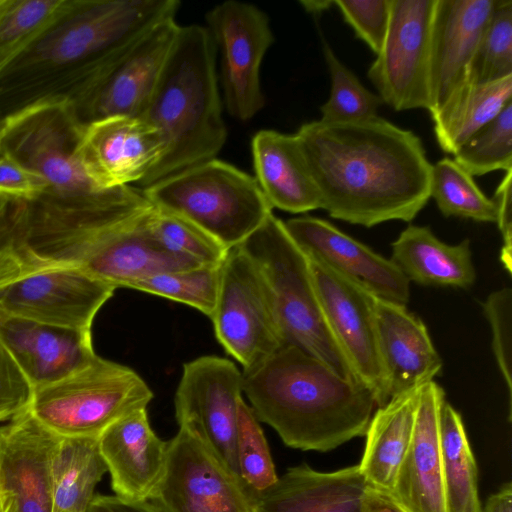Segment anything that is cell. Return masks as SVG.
<instances>
[{
	"label": "cell",
	"mask_w": 512,
	"mask_h": 512,
	"mask_svg": "<svg viewBox=\"0 0 512 512\" xmlns=\"http://www.w3.org/2000/svg\"><path fill=\"white\" fill-rule=\"evenodd\" d=\"M321 209L367 228L412 221L430 199L432 164L421 139L379 116L305 123L295 133Z\"/></svg>",
	"instance_id": "obj_1"
},
{
	"label": "cell",
	"mask_w": 512,
	"mask_h": 512,
	"mask_svg": "<svg viewBox=\"0 0 512 512\" xmlns=\"http://www.w3.org/2000/svg\"><path fill=\"white\" fill-rule=\"evenodd\" d=\"M178 0H69L25 47L0 66V119L34 104L75 103L121 49L161 21Z\"/></svg>",
	"instance_id": "obj_2"
},
{
	"label": "cell",
	"mask_w": 512,
	"mask_h": 512,
	"mask_svg": "<svg viewBox=\"0 0 512 512\" xmlns=\"http://www.w3.org/2000/svg\"><path fill=\"white\" fill-rule=\"evenodd\" d=\"M242 374L256 418L295 449L326 452L364 436L376 406L366 386L293 345Z\"/></svg>",
	"instance_id": "obj_3"
},
{
	"label": "cell",
	"mask_w": 512,
	"mask_h": 512,
	"mask_svg": "<svg viewBox=\"0 0 512 512\" xmlns=\"http://www.w3.org/2000/svg\"><path fill=\"white\" fill-rule=\"evenodd\" d=\"M217 48L206 26H180L154 91L141 114L160 133L161 160L140 183L216 158L227 139L216 71Z\"/></svg>",
	"instance_id": "obj_4"
},
{
	"label": "cell",
	"mask_w": 512,
	"mask_h": 512,
	"mask_svg": "<svg viewBox=\"0 0 512 512\" xmlns=\"http://www.w3.org/2000/svg\"><path fill=\"white\" fill-rule=\"evenodd\" d=\"M238 246L268 285L285 345L296 346L343 378L359 382L327 325L309 258L290 237L284 221L270 214Z\"/></svg>",
	"instance_id": "obj_5"
},
{
	"label": "cell",
	"mask_w": 512,
	"mask_h": 512,
	"mask_svg": "<svg viewBox=\"0 0 512 512\" xmlns=\"http://www.w3.org/2000/svg\"><path fill=\"white\" fill-rule=\"evenodd\" d=\"M142 191L154 207L191 222L227 249L244 242L272 214L256 178L216 158Z\"/></svg>",
	"instance_id": "obj_6"
},
{
	"label": "cell",
	"mask_w": 512,
	"mask_h": 512,
	"mask_svg": "<svg viewBox=\"0 0 512 512\" xmlns=\"http://www.w3.org/2000/svg\"><path fill=\"white\" fill-rule=\"evenodd\" d=\"M152 398L133 369L97 355L84 368L34 390L29 409L60 437H99L119 418L147 408Z\"/></svg>",
	"instance_id": "obj_7"
},
{
	"label": "cell",
	"mask_w": 512,
	"mask_h": 512,
	"mask_svg": "<svg viewBox=\"0 0 512 512\" xmlns=\"http://www.w3.org/2000/svg\"><path fill=\"white\" fill-rule=\"evenodd\" d=\"M0 150L48 184L46 193L76 195L95 190L78 161L85 125L67 99L43 101L4 118Z\"/></svg>",
	"instance_id": "obj_8"
},
{
	"label": "cell",
	"mask_w": 512,
	"mask_h": 512,
	"mask_svg": "<svg viewBox=\"0 0 512 512\" xmlns=\"http://www.w3.org/2000/svg\"><path fill=\"white\" fill-rule=\"evenodd\" d=\"M218 342L251 370L285 345L268 285L252 259L231 248L222 265L220 287L210 318Z\"/></svg>",
	"instance_id": "obj_9"
},
{
	"label": "cell",
	"mask_w": 512,
	"mask_h": 512,
	"mask_svg": "<svg viewBox=\"0 0 512 512\" xmlns=\"http://www.w3.org/2000/svg\"><path fill=\"white\" fill-rule=\"evenodd\" d=\"M437 0H390L384 43L367 76L395 111L431 108V36Z\"/></svg>",
	"instance_id": "obj_10"
},
{
	"label": "cell",
	"mask_w": 512,
	"mask_h": 512,
	"mask_svg": "<svg viewBox=\"0 0 512 512\" xmlns=\"http://www.w3.org/2000/svg\"><path fill=\"white\" fill-rule=\"evenodd\" d=\"M179 29L175 18L161 21L112 57L72 103L82 124L113 116L140 117Z\"/></svg>",
	"instance_id": "obj_11"
},
{
	"label": "cell",
	"mask_w": 512,
	"mask_h": 512,
	"mask_svg": "<svg viewBox=\"0 0 512 512\" xmlns=\"http://www.w3.org/2000/svg\"><path fill=\"white\" fill-rule=\"evenodd\" d=\"M149 500L162 512H255L253 495L192 431L179 427Z\"/></svg>",
	"instance_id": "obj_12"
},
{
	"label": "cell",
	"mask_w": 512,
	"mask_h": 512,
	"mask_svg": "<svg viewBox=\"0 0 512 512\" xmlns=\"http://www.w3.org/2000/svg\"><path fill=\"white\" fill-rule=\"evenodd\" d=\"M242 393L243 374L232 361L202 356L183 365L174 398L179 427L195 433L240 481L235 442Z\"/></svg>",
	"instance_id": "obj_13"
},
{
	"label": "cell",
	"mask_w": 512,
	"mask_h": 512,
	"mask_svg": "<svg viewBox=\"0 0 512 512\" xmlns=\"http://www.w3.org/2000/svg\"><path fill=\"white\" fill-rule=\"evenodd\" d=\"M221 55V85L228 113L241 121L253 118L265 105L260 69L275 38L269 17L257 6L228 0L206 14Z\"/></svg>",
	"instance_id": "obj_14"
},
{
	"label": "cell",
	"mask_w": 512,
	"mask_h": 512,
	"mask_svg": "<svg viewBox=\"0 0 512 512\" xmlns=\"http://www.w3.org/2000/svg\"><path fill=\"white\" fill-rule=\"evenodd\" d=\"M115 289L74 266L31 267L0 286V312L91 330L96 314Z\"/></svg>",
	"instance_id": "obj_15"
},
{
	"label": "cell",
	"mask_w": 512,
	"mask_h": 512,
	"mask_svg": "<svg viewBox=\"0 0 512 512\" xmlns=\"http://www.w3.org/2000/svg\"><path fill=\"white\" fill-rule=\"evenodd\" d=\"M309 261L322 311L337 345L358 381L372 392L377 407L383 406L390 396L378 341L376 297L321 262Z\"/></svg>",
	"instance_id": "obj_16"
},
{
	"label": "cell",
	"mask_w": 512,
	"mask_h": 512,
	"mask_svg": "<svg viewBox=\"0 0 512 512\" xmlns=\"http://www.w3.org/2000/svg\"><path fill=\"white\" fill-rule=\"evenodd\" d=\"M159 131L141 117L113 116L85 126L78 161L95 190L141 183L163 156Z\"/></svg>",
	"instance_id": "obj_17"
},
{
	"label": "cell",
	"mask_w": 512,
	"mask_h": 512,
	"mask_svg": "<svg viewBox=\"0 0 512 512\" xmlns=\"http://www.w3.org/2000/svg\"><path fill=\"white\" fill-rule=\"evenodd\" d=\"M284 225L309 258L321 262L378 299L405 306L408 303L410 282L391 259L321 218L301 216L285 221Z\"/></svg>",
	"instance_id": "obj_18"
},
{
	"label": "cell",
	"mask_w": 512,
	"mask_h": 512,
	"mask_svg": "<svg viewBox=\"0 0 512 512\" xmlns=\"http://www.w3.org/2000/svg\"><path fill=\"white\" fill-rule=\"evenodd\" d=\"M0 343L34 390L60 381L97 357L91 330L55 326L1 312Z\"/></svg>",
	"instance_id": "obj_19"
},
{
	"label": "cell",
	"mask_w": 512,
	"mask_h": 512,
	"mask_svg": "<svg viewBox=\"0 0 512 512\" xmlns=\"http://www.w3.org/2000/svg\"><path fill=\"white\" fill-rule=\"evenodd\" d=\"M445 393L435 381L421 386L409 448L391 497L406 512H446L441 446Z\"/></svg>",
	"instance_id": "obj_20"
},
{
	"label": "cell",
	"mask_w": 512,
	"mask_h": 512,
	"mask_svg": "<svg viewBox=\"0 0 512 512\" xmlns=\"http://www.w3.org/2000/svg\"><path fill=\"white\" fill-rule=\"evenodd\" d=\"M58 440L29 408L0 426V489L13 494L17 512H53L51 462Z\"/></svg>",
	"instance_id": "obj_21"
},
{
	"label": "cell",
	"mask_w": 512,
	"mask_h": 512,
	"mask_svg": "<svg viewBox=\"0 0 512 512\" xmlns=\"http://www.w3.org/2000/svg\"><path fill=\"white\" fill-rule=\"evenodd\" d=\"M495 0H437L431 36L430 115L467 80Z\"/></svg>",
	"instance_id": "obj_22"
},
{
	"label": "cell",
	"mask_w": 512,
	"mask_h": 512,
	"mask_svg": "<svg viewBox=\"0 0 512 512\" xmlns=\"http://www.w3.org/2000/svg\"><path fill=\"white\" fill-rule=\"evenodd\" d=\"M168 442L151 428L147 408L133 411L107 427L99 447L115 495L133 501L149 500L166 461Z\"/></svg>",
	"instance_id": "obj_23"
},
{
	"label": "cell",
	"mask_w": 512,
	"mask_h": 512,
	"mask_svg": "<svg viewBox=\"0 0 512 512\" xmlns=\"http://www.w3.org/2000/svg\"><path fill=\"white\" fill-rule=\"evenodd\" d=\"M369 485L359 465L321 472L307 464L290 467L253 496L255 512H362Z\"/></svg>",
	"instance_id": "obj_24"
},
{
	"label": "cell",
	"mask_w": 512,
	"mask_h": 512,
	"mask_svg": "<svg viewBox=\"0 0 512 512\" xmlns=\"http://www.w3.org/2000/svg\"><path fill=\"white\" fill-rule=\"evenodd\" d=\"M375 313L390 399L433 381L443 362L425 324L405 305L378 298Z\"/></svg>",
	"instance_id": "obj_25"
},
{
	"label": "cell",
	"mask_w": 512,
	"mask_h": 512,
	"mask_svg": "<svg viewBox=\"0 0 512 512\" xmlns=\"http://www.w3.org/2000/svg\"><path fill=\"white\" fill-rule=\"evenodd\" d=\"M251 148L255 178L272 209L294 214L321 209L318 189L295 134L260 130Z\"/></svg>",
	"instance_id": "obj_26"
},
{
	"label": "cell",
	"mask_w": 512,
	"mask_h": 512,
	"mask_svg": "<svg viewBox=\"0 0 512 512\" xmlns=\"http://www.w3.org/2000/svg\"><path fill=\"white\" fill-rule=\"evenodd\" d=\"M392 262L409 282L467 289L476 280L470 241L439 240L428 226L409 225L391 244Z\"/></svg>",
	"instance_id": "obj_27"
},
{
	"label": "cell",
	"mask_w": 512,
	"mask_h": 512,
	"mask_svg": "<svg viewBox=\"0 0 512 512\" xmlns=\"http://www.w3.org/2000/svg\"><path fill=\"white\" fill-rule=\"evenodd\" d=\"M420 387L392 397L377 408L367 427L360 471L370 488L391 494L409 448Z\"/></svg>",
	"instance_id": "obj_28"
},
{
	"label": "cell",
	"mask_w": 512,
	"mask_h": 512,
	"mask_svg": "<svg viewBox=\"0 0 512 512\" xmlns=\"http://www.w3.org/2000/svg\"><path fill=\"white\" fill-rule=\"evenodd\" d=\"M511 101L512 75L483 83L466 80L431 114L439 147L454 155Z\"/></svg>",
	"instance_id": "obj_29"
},
{
	"label": "cell",
	"mask_w": 512,
	"mask_h": 512,
	"mask_svg": "<svg viewBox=\"0 0 512 512\" xmlns=\"http://www.w3.org/2000/svg\"><path fill=\"white\" fill-rule=\"evenodd\" d=\"M107 466L99 437H60L51 462L53 512H87Z\"/></svg>",
	"instance_id": "obj_30"
},
{
	"label": "cell",
	"mask_w": 512,
	"mask_h": 512,
	"mask_svg": "<svg viewBox=\"0 0 512 512\" xmlns=\"http://www.w3.org/2000/svg\"><path fill=\"white\" fill-rule=\"evenodd\" d=\"M440 429L446 512H481L476 461L461 415L446 401Z\"/></svg>",
	"instance_id": "obj_31"
},
{
	"label": "cell",
	"mask_w": 512,
	"mask_h": 512,
	"mask_svg": "<svg viewBox=\"0 0 512 512\" xmlns=\"http://www.w3.org/2000/svg\"><path fill=\"white\" fill-rule=\"evenodd\" d=\"M431 197L445 217L497 222L495 201L488 198L473 177L449 157H444L432 165Z\"/></svg>",
	"instance_id": "obj_32"
},
{
	"label": "cell",
	"mask_w": 512,
	"mask_h": 512,
	"mask_svg": "<svg viewBox=\"0 0 512 512\" xmlns=\"http://www.w3.org/2000/svg\"><path fill=\"white\" fill-rule=\"evenodd\" d=\"M322 48L331 78V91L328 100L320 107V121L354 123L377 117L379 107L384 104L380 96L359 81L323 37Z\"/></svg>",
	"instance_id": "obj_33"
},
{
	"label": "cell",
	"mask_w": 512,
	"mask_h": 512,
	"mask_svg": "<svg viewBox=\"0 0 512 512\" xmlns=\"http://www.w3.org/2000/svg\"><path fill=\"white\" fill-rule=\"evenodd\" d=\"M221 265L160 273L129 288L184 303L211 318L220 287Z\"/></svg>",
	"instance_id": "obj_34"
},
{
	"label": "cell",
	"mask_w": 512,
	"mask_h": 512,
	"mask_svg": "<svg viewBox=\"0 0 512 512\" xmlns=\"http://www.w3.org/2000/svg\"><path fill=\"white\" fill-rule=\"evenodd\" d=\"M454 161L472 177L512 170V101L457 150Z\"/></svg>",
	"instance_id": "obj_35"
},
{
	"label": "cell",
	"mask_w": 512,
	"mask_h": 512,
	"mask_svg": "<svg viewBox=\"0 0 512 512\" xmlns=\"http://www.w3.org/2000/svg\"><path fill=\"white\" fill-rule=\"evenodd\" d=\"M147 225L163 248L201 266L221 265L230 250L191 222L154 206Z\"/></svg>",
	"instance_id": "obj_36"
},
{
	"label": "cell",
	"mask_w": 512,
	"mask_h": 512,
	"mask_svg": "<svg viewBox=\"0 0 512 512\" xmlns=\"http://www.w3.org/2000/svg\"><path fill=\"white\" fill-rule=\"evenodd\" d=\"M258 421L242 398L238 406L235 452L239 477L253 496L271 487L278 479Z\"/></svg>",
	"instance_id": "obj_37"
},
{
	"label": "cell",
	"mask_w": 512,
	"mask_h": 512,
	"mask_svg": "<svg viewBox=\"0 0 512 512\" xmlns=\"http://www.w3.org/2000/svg\"><path fill=\"white\" fill-rule=\"evenodd\" d=\"M512 75V0H495L467 80L483 83Z\"/></svg>",
	"instance_id": "obj_38"
},
{
	"label": "cell",
	"mask_w": 512,
	"mask_h": 512,
	"mask_svg": "<svg viewBox=\"0 0 512 512\" xmlns=\"http://www.w3.org/2000/svg\"><path fill=\"white\" fill-rule=\"evenodd\" d=\"M69 0H0V66L25 47Z\"/></svg>",
	"instance_id": "obj_39"
},
{
	"label": "cell",
	"mask_w": 512,
	"mask_h": 512,
	"mask_svg": "<svg viewBox=\"0 0 512 512\" xmlns=\"http://www.w3.org/2000/svg\"><path fill=\"white\" fill-rule=\"evenodd\" d=\"M492 331V350L505 380L509 395V419L512 403V290L502 288L489 294L482 304Z\"/></svg>",
	"instance_id": "obj_40"
},
{
	"label": "cell",
	"mask_w": 512,
	"mask_h": 512,
	"mask_svg": "<svg viewBox=\"0 0 512 512\" xmlns=\"http://www.w3.org/2000/svg\"><path fill=\"white\" fill-rule=\"evenodd\" d=\"M344 21L376 55L388 29L390 0H334Z\"/></svg>",
	"instance_id": "obj_41"
},
{
	"label": "cell",
	"mask_w": 512,
	"mask_h": 512,
	"mask_svg": "<svg viewBox=\"0 0 512 512\" xmlns=\"http://www.w3.org/2000/svg\"><path fill=\"white\" fill-rule=\"evenodd\" d=\"M28 202L0 197V282L22 259Z\"/></svg>",
	"instance_id": "obj_42"
},
{
	"label": "cell",
	"mask_w": 512,
	"mask_h": 512,
	"mask_svg": "<svg viewBox=\"0 0 512 512\" xmlns=\"http://www.w3.org/2000/svg\"><path fill=\"white\" fill-rule=\"evenodd\" d=\"M34 389L16 361L0 343V422L30 407Z\"/></svg>",
	"instance_id": "obj_43"
},
{
	"label": "cell",
	"mask_w": 512,
	"mask_h": 512,
	"mask_svg": "<svg viewBox=\"0 0 512 512\" xmlns=\"http://www.w3.org/2000/svg\"><path fill=\"white\" fill-rule=\"evenodd\" d=\"M48 190L47 182L0 150V197L34 201Z\"/></svg>",
	"instance_id": "obj_44"
},
{
	"label": "cell",
	"mask_w": 512,
	"mask_h": 512,
	"mask_svg": "<svg viewBox=\"0 0 512 512\" xmlns=\"http://www.w3.org/2000/svg\"><path fill=\"white\" fill-rule=\"evenodd\" d=\"M512 170L505 172L499 183L494 197L497 208L498 228L502 235L503 245L500 260L509 274L512 272Z\"/></svg>",
	"instance_id": "obj_45"
},
{
	"label": "cell",
	"mask_w": 512,
	"mask_h": 512,
	"mask_svg": "<svg viewBox=\"0 0 512 512\" xmlns=\"http://www.w3.org/2000/svg\"><path fill=\"white\" fill-rule=\"evenodd\" d=\"M87 512H162L148 500L133 501L116 495H95Z\"/></svg>",
	"instance_id": "obj_46"
},
{
	"label": "cell",
	"mask_w": 512,
	"mask_h": 512,
	"mask_svg": "<svg viewBox=\"0 0 512 512\" xmlns=\"http://www.w3.org/2000/svg\"><path fill=\"white\" fill-rule=\"evenodd\" d=\"M362 512H406L390 494L369 487Z\"/></svg>",
	"instance_id": "obj_47"
},
{
	"label": "cell",
	"mask_w": 512,
	"mask_h": 512,
	"mask_svg": "<svg viewBox=\"0 0 512 512\" xmlns=\"http://www.w3.org/2000/svg\"><path fill=\"white\" fill-rule=\"evenodd\" d=\"M481 512H512V484L507 482L486 501Z\"/></svg>",
	"instance_id": "obj_48"
},
{
	"label": "cell",
	"mask_w": 512,
	"mask_h": 512,
	"mask_svg": "<svg viewBox=\"0 0 512 512\" xmlns=\"http://www.w3.org/2000/svg\"><path fill=\"white\" fill-rule=\"evenodd\" d=\"M303 9L313 16H318L334 5V0H301Z\"/></svg>",
	"instance_id": "obj_49"
},
{
	"label": "cell",
	"mask_w": 512,
	"mask_h": 512,
	"mask_svg": "<svg viewBox=\"0 0 512 512\" xmlns=\"http://www.w3.org/2000/svg\"><path fill=\"white\" fill-rule=\"evenodd\" d=\"M0 512H17L13 494L4 489H0Z\"/></svg>",
	"instance_id": "obj_50"
},
{
	"label": "cell",
	"mask_w": 512,
	"mask_h": 512,
	"mask_svg": "<svg viewBox=\"0 0 512 512\" xmlns=\"http://www.w3.org/2000/svg\"><path fill=\"white\" fill-rule=\"evenodd\" d=\"M4 124H5L4 118L0 119V140H1V137H2V133H3V129H4Z\"/></svg>",
	"instance_id": "obj_51"
}]
</instances>
